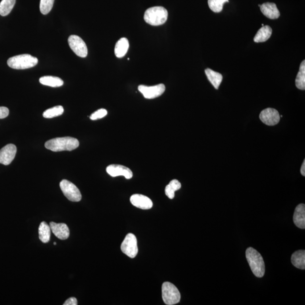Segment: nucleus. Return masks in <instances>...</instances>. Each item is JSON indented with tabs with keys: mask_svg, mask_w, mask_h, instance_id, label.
I'll use <instances>...</instances> for the list:
<instances>
[{
	"mask_svg": "<svg viewBox=\"0 0 305 305\" xmlns=\"http://www.w3.org/2000/svg\"><path fill=\"white\" fill-rule=\"evenodd\" d=\"M79 146L77 139L72 137L57 138L53 139L45 144L47 150L53 152L72 151Z\"/></svg>",
	"mask_w": 305,
	"mask_h": 305,
	"instance_id": "1",
	"label": "nucleus"
},
{
	"mask_svg": "<svg viewBox=\"0 0 305 305\" xmlns=\"http://www.w3.org/2000/svg\"><path fill=\"white\" fill-rule=\"evenodd\" d=\"M54 245H56V242H54Z\"/></svg>",
	"mask_w": 305,
	"mask_h": 305,
	"instance_id": "33",
	"label": "nucleus"
},
{
	"mask_svg": "<svg viewBox=\"0 0 305 305\" xmlns=\"http://www.w3.org/2000/svg\"><path fill=\"white\" fill-rule=\"evenodd\" d=\"M205 74L208 80L216 89L219 88L223 80V76L221 74L213 71L212 69L205 70Z\"/></svg>",
	"mask_w": 305,
	"mask_h": 305,
	"instance_id": "19",
	"label": "nucleus"
},
{
	"mask_svg": "<svg viewBox=\"0 0 305 305\" xmlns=\"http://www.w3.org/2000/svg\"><path fill=\"white\" fill-rule=\"evenodd\" d=\"M297 88L300 90L305 89V61L300 65L299 72L297 76L296 81Z\"/></svg>",
	"mask_w": 305,
	"mask_h": 305,
	"instance_id": "23",
	"label": "nucleus"
},
{
	"mask_svg": "<svg viewBox=\"0 0 305 305\" xmlns=\"http://www.w3.org/2000/svg\"><path fill=\"white\" fill-rule=\"evenodd\" d=\"M259 118L264 124L273 126L278 124L280 116L278 110L273 108H267L261 111Z\"/></svg>",
	"mask_w": 305,
	"mask_h": 305,
	"instance_id": "10",
	"label": "nucleus"
},
{
	"mask_svg": "<svg viewBox=\"0 0 305 305\" xmlns=\"http://www.w3.org/2000/svg\"><path fill=\"white\" fill-rule=\"evenodd\" d=\"M162 298L167 305H175L180 302L181 295L178 288L170 282H164L162 287Z\"/></svg>",
	"mask_w": 305,
	"mask_h": 305,
	"instance_id": "5",
	"label": "nucleus"
},
{
	"mask_svg": "<svg viewBox=\"0 0 305 305\" xmlns=\"http://www.w3.org/2000/svg\"><path fill=\"white\" fill-rule=\"evenodd\" d=\"M39 238L43 243H48L51 238V229L46 222L41 223L39 228Z\"/></svg>",
	"mask_w": 305,
	"mask_h": 305,
	"instance_id": "21",
	"label": "nucleus"
},
{
	"mask_svg": "<svg viewBox=\"0 0 305 305\" xmlns=\"http://www.w3.org/2000/svg\"><path fill=\"white\" fill-rule=\"evenodd\" d=\"M229 0H208L210 9L214 13H220L223 10L224 4L229 2Z\"/></svg>",
	"mask_w": 305,
	"mask_h": 305,
	"instance_id": "27",
	"label": "nucleus"
},
{
	"mask_svg": "<svg viewBox=\"0 0 305 305\" xmlns=\"http://www.w3.org/2000/svg\"><path fill=\"white\" fill-rule=\"evenodd\" d=\"M138 89L143 94L144 97L147 99H153L158 97L165 91V85L159 84L154 86H146L140 85Z\"/></svg>",
	"mask_w": 305,
	"mask_h": 305,
	"instance_id": "9",
	"label": "nucleus"
},
{
	"mask_svg": "<svg viewBox=\"0 0 305 305\" xmlns=\"http://www.w3.org/2000/svg\"><path fill=\"white\" fill-rule=\"evenodd\" d=\"M16 0H2L0 2V15L5 16L9 14L15 5Z\"/></svg>",
	"mask_w": 305,
	"mask_h": 305,
	"instance_id": "25",
	"label": "nucleus"
},
{
	"mask_svg": "<svg viewBox=\"0 0 305 305\" xmlns=\"http://www.w3.org/2000/svg\"><path fill=\"white\" fill-rule=\"evenodd\" d=\"M38 63V59L30 55H21L10 58L7 64L12 69L24 70L35 67Z\"/></svg>",
	"mask_w": 305,
	"mask_h": 305,
	"instance_id": "4",
	"label": "nucleus"
},
{
	"mask_svg": "<svg viewBox=\"0 0 305 305\" xmlns=\"http://www.w3.org/2000/svg\"><path fill=\"white\" fill-rule=\"evenodd\" d=\"M70 48L80 57L85 58L88 55L87 47L82 39L77 35H71L68 39Z\"/></svg>",
	"mask_w": 305,
	"mask_h": 305,
	"instance_id": "8",
	"label": "nucleus"
},
{
	"mask_svg": "<svg viewBox=\"0 0 305 305\" xmlns=\"http://www.w3.org/2000/svg\"><path fill=\"white\" fill-rule=\"evenodd\" d=\"M9 114V110L6 107H0V119L6 118Z\"/></svg>",
	"mask_w": 305,
	"mask_h": 305,
	"instance_id": "30",
	"label": "nucleus"
},
{
	"mask_svg": "<svg viewBox=\"0 0 305 305\" xmlns=\"http://www.w3.org/2000/svg\"><path fill=\"white\" fill-rule=\"evenodd\" d=\"M107 114H108V111L104 109H99L90 115V119L93 121L97 120V119L105 117Z\"/></svg>",
	"mask_w": 305,
	"mask_h": 305,
	"instance_id": "29",
	"label": "nucleus"
},
{
	"mask_svg": "<svg viewBox=\"0 0 305 305\" xmlns=\"http://www.w3.org/2000/svg\"><path fill=\"white\" fill-rule=\"evenodd\" d=\"M301 173L304 176H305V160H304L302 168H301Z\"/></svg>",
	"mask_w": 305,
	"mask_h": 305,
	"instance_id": "32",
	"label": "nucleus"
},
{
	"mask_svg": "<svg viewBox=\"0 0 305 305\" xmlns=\"http://www.w3.org/2000/svg\"><path fill=\"white\" fill-rule=\"evenodd\" d=\"M130 201L134 207L143 210L151 209L153 205L149 197L142 195H133L130 198Z\"/></svg>",
	"mask_w": 305,
	"mask_h": 305,
	"instance_id": "13",
	"label": "nucleus"
},
{
	"mask_svg": "<svg viewBox=\"0 0 305 305\" xmlns=\"http://www.w3.org/2000/svg\"><path fill=\"white\" fill-rule=\"evenodd\" d=\"M60 185L61 191L69 200L72 202L81 200V193L75 184L67 180H63L61 181Z\"/></svg>",
	"mask_w": 305,
	"mask_h": 305,
	"instance_id": "6",
	"label": "nucleus"
},
{
	"mask_svg": "<svg viewBox=\"0 0 305 305\" xmlns=\"http://www.w3.org/2000/svg\"><path fill=\"white\" fill-rule=\"evenodd\" d=\"M181 187V183L178 180H172L165 188V194L169 199H173L175 197V192L179 190Z\"/></svg>",
	"mask_w": 305,
	"mask_h": 305,
	"instance_id": "24",
	"label": "nucleus"
},
{
	"mask_svg": "<svg viewBox=\"0 0 305 305\" xmlns=\"http://www.w3.org/2000/svg\"><path fill=\"white\" fill-rule=\"evenodd\" d=\"M55 0H40V10L44 15L48 14L52 9Z\"/></svg>",
	"mask_w": 305,
	"mask_h": 305,
	"instance_id": "28",
	"label": "nucleus"
},
{
	"mask_svg": "<svg viewBox=\"0 0 305 305\" xmlns=\"http://www.w3.org/2000/svg\"><path fill=\"white\" fill-rule=\"evenodd\" d=\"M64 109L62 106H57L45 111L43 117L45 118H52L60 116L64 113Z\"/></svg>",
	"mask_w": 305,
	"mask_h": 305,
	"instance_id": "26",
	"label": "nucleus"
},
{
	"mask_svg": "<svg viewBox=\"0 0 305 305\" xmlns=\"http://www.w3.org/2000/svg\"><path fill=\"white\" fill-rule=\"evenodd\" d=\"M122 252L131 258L137 256L138 253L137 238L133 233H129L122 243Z\"/></svg>",
	"mask_w": 305,
	"mask_h": 305,
	"instance_id": "7",
	"label": "nucleus"
},
{
	"mask_svg": "<svg viewBox=\"0 0 305 305\" xmlns=\"http://www.w3.org/2000/svg\"><path fill=\"white\" fill-rule=\"evenodd\" d=\"M262 14L267 18L271 19H278L280 15V11L277 5L273 2H266L260 6Z\"/></svg>",
	"mask_w": 305,
	"mask_h": 305,
	"instance_id": "15",
	"label": "nucleus"
},
{
	"mask_svg": "<svg viewBox=\"0 0 305 305\" xmlns=\"http://www.w3.org/2000/svg\"><path fill=\"white\" fill-rule=\"evenodd\" d=\"M167 10L162 6H154L146 10L144 18L150 25L157 26L162 25L167 21Z\"/></svg>",
	"mask_w": 305,
	"mask_h": 305,
	"instance_id": "3",
	"label": "nucleus"
},
{
	"mask_svg": "<svg viewBox=\"0 0 305 305\" xmlns=\"http://www.w3.org/2000/svg\"><path fill=\"white\" fill-rule=\"evenodd\" d=\"M273 30L269 26H262L259 29L254 38L255 43H263L269 40L271 36Z\"/></svg>",
	"mask_w": 305,
	"mask_h": 305,
	"instance_id": "17",
	"label": "nucleus"
},
{
	"mask_svg": "<svg viewBox=\"0 0 305 305\" xmlns=\"http://www.w3.org/2000/svg\"><path fill=\"white\" fill-rule=\"evenodd\" d=\"M291 262L296 268L299 269H305V251L304 250L296 251L292 254Z\"/></svg>",
	"mask_w": 305,
	"mask_h": 305,
	"instance_id": "18",
	"label": "nucleus"
},
{
	"mask_svg": "<svg viewBox=\"0 0 305 305\" xmlns=\"http://www.w3.org/2000/svg\"><path fill=\"white\" fill-rule=\"evenodd\" d=\"M295 225L301 229L305 228V205L300 204L296 207L294 215Z\"/></svg>",
	"mask_w": 305,
	"mask_h": 305,
	"instance_id": "16",
	"label": "nucleus"
},
{
	"mask_svg": "<svg viewBox=\"0 0 305 305\" xmlns=\"http://www.w3.org/2000/svg\"><path fill=\"white\" fill-rule=\"evenodd\" d=\"M50 228L51 231L60 240H67L70 236V230L68 226L65 224H56L51 222Z\"/></svg>",
	"mask_w": 305,
	"mask_h": 305,
	"instance_id": "14",
	"label": "nucleus"
},
{
	"mask_svg": "<svg viewBox=\"0 0 305 305\" xmlns=\"http://www.w3.org/2000/svg\"><path fill=\"white\" fill-rule=\"evenodd\" d=\"M246 258L255 277L262 278L265 273V264L261 254L253 248H249L246 250Z\"/></svg>",
	"mask_w": 305,
	"mask_h": 305,
	"instance_id": "2",
	"label": "nucleus"
},
{
	"mask_svg": "<svg viewBox=\"0 0 305 305\" xmlns=\"http://www.w3.org/2000/svg\"><path fill=\"white\" fill-rule=\"evenodd\" d=\"M106 172L111 176H123L127 179H130L133 176V173L129 168L120 164H111L107 167Z\"/></svg>",
	"mask_w": 305,
	"mask_h": 305,
	"instance_id": "12",
	"label": "nucleus"
},
{
	"mask_svg": "<svg viewBox=\"0 0 305 305\" xmlns=\"http://www.w3.org/2000/svg\"><path fill=\"white\" fill-rule=\"evenodd\" d=\"M129 49V42L125 38H121L118 41L115 47V55L118 58L124 57Z\"/></svg>",
	"mask_w": 305,
	"mask_h": 305,
	"instance_id": "20",
	"label": "nucleus"
},
{
	"mask_svg": "<svg viewBox=\"0 0 305 305\" xmlns=\"http://www.w3.org/2000/svg\"><path fill=\"white\" fill-rule=\"evenodd\" d=\"M77 305V301L75 298H70L64 304V305Z\"/></svg>",
	"mask_w": 305,
	"mask_h": 305,
	"instance_id": "31",
	"label": "nucleus"
},
{
	"mask_svg": "<svg viewBox=\"0 0 305 305\" xmlns=\"http://www.w3.org/2000/svg\"><path fill=\"white\" fill-rule=\"evenodd\" d=\"M40 83L51 87H60L64 84V81L60 78L52 76H45L40 78Z\"/></svg>",
	"mask_w": 305,
	"mask_h": 305,
	"instance_id": "22",
	"label": "nucleus"
},
{
	"mask_svg": "<svg viewBox=\"0 0 305 305\" xmlns=\"http://www.w3.org/2000/svg\"><path fill=\"white\" fill-rule=\"evenodd\" d=\"M16 153V146L14 144H8L0 150V163L9 165L14 160Z\"/></svg>",
	"mask_w": 305,
	"mask_h": 305,
	"instance_id": "11",
	"label": "nucleus"
}]
</instances>
